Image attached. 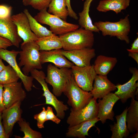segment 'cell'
I'll return each mask as SVG.
<instances>
[{
	"label": "cell",
	"mask_w": 138,
	"mask_h": 138,
	"mask_svg": "<svg viewBox=\"0 0 138 138\" xmlns=\"http://www.w3.org/2000/svg\"><path fill=\"white\" fill-rule=\"evenodd\" d=\"M66 7L68 12V15L70 17L75 20H77L78 18L77 14L73 10L70 4V0H65Z\"/></svg>",
	"instance_id": "cell-35"
},
{
	"label": "cell",
	"mask_w": 138,
	"mask_h": 138,
	"mask_svg": "<svg viewBox=\"0 0 138 138\" xmlns=\"http://www.w3.org/2000/svg\"><path fill=\"white\" fill-rule=\"evenodd\" d=\"M129 70L132 74L131 78L124 84H118L116 85L117 90L114 93L123 103L125 102L130 98H134L136 95L137 99L138 83L136 82L138 80V70L135 67L131 68Z\"/></svg>",
	"instance_id": "cell-11"
},
{
	"label": "cell",
	"mask_w": 138,
	"mask_h": 138,
	"mask_svg": "<svg viewBox=\"0 0 138 138\" xmlns=\"http://www.w3.org/2000/svg\"><path fill=\"white\" fill-rule=\"evenodd\" d=\"M128 52L138 53V38L134 40L130 49H127Z\"/></svg>",
	"instance_id": "cell-38"
},
{
	"label": "cell",
	"mask_w": 138,
	"mask_h": 138,
	"mask_svg": "<svg viewBox=\"0 0 138 138\" xmlns=\"http://www.w3.org/2000/svg\"><path fill=\"white\" fill-rule=\"evenodd\" d=\"M21 50L19 51L20 61L18 65L23 67L22 71L26 75L34 69L42 68L40 59L39 47L35 41H29L21 45Z\"/></svg>",
	"instance_id": "cell-2"
},
{
	"label": "cell",
	"mask_w": 138,
	"mask_h": 138,
	"mask_svg": "<svg viewBox=\"0 0 138 138\" xmlns=\"http://www.w3.org/2000/svg\"><path fill=\"white\" fill-rule=\"evenodd\" d=\"M47 12L66 21L68 15L65 0H51Z\"/></svg>",
	"instance_id": "cell-27"
},
{
	"label": "cell",
	"mask_w": 138,
	"mask_h": 138,
	"mask_svg": "<svg viewBox=\"0 0 138 138\" xmlns=\"http://www.w3.org/2000/svg\"><path fill=\"white\" fill-rule=\"evenodd\" d=\"M97 117L95 119L84 121L79 123L68 127L66 133V136L68 137L85 138L86 136H89L88 131L95 124L99 121Z\"/></svg>",
	"instance_id": "cell-20"
},
{
	"label": "cell",
	"mask_w": 138,
	"mask_h": 138,
	"mask_svg": "<svg viewBox=\"0 0 138 138\" xmlns=\"http://www.w3.org/2000/svg\"><path fill=\"white\" fill-rule=\"evenodd\" d=\"M136 133L133 136V138H137L138 136V131H137Z\"/></svg>",
	"instance_id": "cell-42"
},
{
	"label": "cell",
	"mask_w": 138,
	"mask_h": 138,
	"mask_svg": "<svg viewBox=\"0 0 138 138\" xmlns=\"http://www.w3.org/2000/svg\"><path fill=\"white\" fill-rule=\"evenodd\" d=\"M34 118L37 121V125L39 128H44V123L46 121V110L45 107L42 108V111L40 113L34 115Z\"/></svg>",
	"instance_id": "cell-32"
},
{
	"label": "cell",
	"mask_w": 138,
	"mask_h": 138,
	"mask_svg": "<svg viewBox=\"0 0 138 138\" xmlns=\"http://www.w3.org/2000/svg\"><path fill=\"white\" fill-rule=\"evenodd\" d=\"M63 93L68 98L67 103L72 107L71 110L74 111L83 108L93 98L90 92L83 90L76 84L72 73Z\"/></svg>",
	"instance_id": "cell-4"
},
{
	"label": "cell",
	"mask_w": 138,
	"mask_h": 138,
	"mask_svg": "<svg viewBox=\"0 0 138 138\" xmlns=\"http://www.w3.org/2000/svg\"><path fill=\"white\" fill-rule=\"evenodd\" d=\"M128 107L119 115L116 116L117 122L113 125H110L112 134L111 138H123L127 137L130 132L127 128L126 120Z\"/></svg>",
	"instance_id": "cell-21"
},
{
	"label": "cell",
	"mask_w": 138,
	"mask_h": 138,
	"mask_svg": "<svg viewBox=\"0 0 138 138\" xmlns=\"http://www.w3.org/2000/svg\"><path fill=\"white\" fill-rule=\"evenodd\" d=\"M46 121H51L57 124H59L61 121L60 119L54 114L52 108L50 106H48L46 110Z\"/></svg>",
	"instance_id": "cell-33"
},
{
	"label": "cell",
	"mask_w": 138,
	"mask_h": 138,
	"mask_svg": "<svg viewBox=\"0 0 138 138\" xmlns=\"http://www.w3.org/2000/svg\"><path fill=\"white\" fill-rule=\"evenodd\" d=\"M5 66L2 62V59L0 57V72L5 68Z\"/></svg>",
	"instance_id": "cell-41"
},
{
	"label": "cell",
	"mask_w": 138,
	"mask_h": 138,
	"mask_svg": "<svg viewBox=\"0 0 138 138\" xmlns=\"http://www.w3.org/2000/svg\"><path fill=\"white\" fill-rule=\"evenodd\" d=\"M12 7L5 5H0V18H5L11 16Z\"/></svg>",
	"instance_id": "cell-34"
},
{
	"label": "cell",
	"mask_w": 138,
	"mask_h": 138,
	"mask_svg": "<svg viewBox=\"0 0 138 138\" xmlns=\"http://www.w3.org/2000/svg\"><path fill=\"white\" fill-rule=\"evenodd\" d=\"M22 83L17 82L3 85V101L6 108L18 101L21 102L26 98V93Z\"/></svg>",
	"instance_id": "cell-12"
},
{
	"label": "cell",
	"mask_w": 138,
	"mask_h": 138,
	"mask_svg": "<svg viewBox=\"0 0 138 138\" xmlns=\"http://www.w3.org/2000/svg\"><path fill=\"white\" fill-rule=\"evenodd\" d=\"M59 36L62 48L66 51L92 48L94 41L93 32L82 28Z\"/></svg>",
	"instance_id": "cell-1"
},
{
	"label": "cell",
	"mask_w": 138,
	"mask_h": 138,
	"mask_svg": "<svg viewBox=\"0 0 138 138\" xmlns=\"http://www.w3.org/2000/svg\"><path fill=\"white\" fill-rule=\"evenodd\" d=\"M20 128V130L24 134L23 138H42L40 132L32 129L29 123L27 122L22 118L17 122Z\"/></svg>",
	"instance_id": "cell-30"
},
{
	"label": "cell",
	"mask_w": 138,
	"mask_h": 138,
	"mask_svg": "<svg viewBox=\"0 0 138 138\" xmlns=\"http://www.w3.org/2000/svg\"><path fill=\"white\" fill-rule=\"evenodd\" d=\"M34 18L39 23L50 26V30L55 35H61L78 28V25L68 23L49 13L47 9L40 11Z\"/></svg>",
	"instance_id": "cell-5"
},
{
	"label": "cell",
	"mask_w": 138,
	"mask_h": 138,
	"mask_svg": "<svg viewBox=\"0 0 138 138\" xmlns=\"http://www.w3.org/2000/svg\"><path fill=\"white\" fill-rule=\"evenodd\" d=\"M127 128L129 132L133 133L138 131V101L132 98L126 114Z\"/></svg>",
	"instance_id": "cell-24"
},
{
	"label": "cell",
	"mask_w": 138,
	"mask_h": 138,
	"mask_svg": "<svg viewBox=\"0 0 138 138\" xmlns=\"http://www.w3.org/2000/svg\"><path fill=\"white\" fill-rule=\"evenodd\" d=\"M130 0H103L100 1L96 9L100 12H106L110 10L116 14L125 9L129 5Z\"/></svg>",
	"instance_id": "cell-23"
},
{
	"label": "cell",
	"mask_w": 138,
	"mask_h": 138,
	"mask_svg": "<svg viewBox=\"0 0 138 138\" xmlns=\"http://www.w3.org/2000/svg\"><path fill=\"white\" fill-rule=\"evenodd\" d=\"M71 68L76 84L83 90L90 91L93 87L94 79L97 75L94 65L80 67L74 65Z\"/></svg>",
	"instance_id": "cell-9"
},
{
	"label": "cell",
	"mask_w": 138,
	"mask_h": 138,
	"mask_svg": "<svg viewBox=\"0 0 138 138\" xmlns=\"http://www.w3.org/2000/svg\"><path fill=\"white\" fill-rule=\"evenodd\" d=\"M51 0H22L25 6H30L35 9L39 11L48 8Z\"/></svg>",
	"instance_id": "cell-31"
},
{
	"label": "cell",
	"mask_w": 138,
	"mask_h": 138,
	"mask_svg": "<svg viewBox=\"0 0 138 138\" xmlns=\"http://www.w3.org/2000/svg\"><path fill=\"white\" fill-rule=\"evenodd\" d=\"M20 78L11 66L9 65L0 72V84L3 85L18 82Z\"/></svg>",
	"instance_id": "cell-29"
},
{
	"label": "cell",
	"mask_w": 138,
	"mask_h": 138,
	"mask_svg": "<svg viewBox=\"0 0 138 138\" xmlns=\"http://www.w3.org/2000/svg\"><path fill=\"white\" fill-rule=\"evenodd\" d=\"M19 53L18 51L14 50L9 51L0 48V57L13 68L21 80L26 90L29 92L32 90L34 78L31 76L25 75L21 70L16 61V57Z\"/></svg>",
	"instance_id": "cell-10"
},
{
	"label": "cell",
	"mask_w": 138,
	"mask_h": 138,
	"mask_svg": "<svg viewBox=\"0 0 138 138\" xmlns=\"http://www.w3.org/2000/svg\"><path fill=\"white\" fill-rule=\"evenodd\" d=\"M21 102L18 101L6 109L2 113L3 124L8 138L12 133L15 124L21 118L22 110Z\"/></svg>",
	"instance_id": "cell-14"
},
{
	"label": "cell",
	"mask_w": 138,
	"mask_h": 138,
	"mask_svg": "<svg viewBox=\"0 0 138 138\" xmlns=\"http://www.w3.org/2000/svg\"><path fill=\"white\" fill-rule=\"evenodd\" d=\"M36 42L39 46L40 51H49L62 48L59 36L53 33L49 36L38 38Z\"/></svg>",
	"instance_id": "cell-25"
},
{
	"label": "cell",
	"mask_w": 138,
	"mask_h": 138,
	"mask_svg": "<svg viewBox=\"0 0 138 138\" xmlns=\"http://www.w3.org/2000/svg\"><path fill=\"white\" fill-rule=\"evenodd\" d=\"M94 81L90 92L93 97L96 99H101L117 89L116 85L108 79L107 76L97 75Z\"/></svg>",
	"instance_id": "cell-18"
},
{
	"label": "cell",
	"mask_w": 138,
	"mask_h": 138,
	"mask_svg": "<svg viewBox=\"0 0 138 138\" xmlns=\"http://www.w3.org/2000/svg\"><path fill=\"white\" fill-rule=\"evenodd\" d=\"M11 16L0 18V36L9 40L13 45L19 48L22 39L18 34L16 26Z\"/></svg>",
	"instance_id": "cell-17"
},
{
	"label": "cell",
	"mask_w": 138,
	"mask_h": 138,
	"mask_svg": "<svg viewBox=\"0 0 138 138\" xmlns=\"http://www.w3.org/2000/svg\"><path fill=\"white\" fill-rule=\"evenodd\" d=\"M102 99H99L98 103L97 117L102 124L106 122L107 119L114 121V113L113 107L119 98L114 93H111L106 96Z\"/></svg>",
	"instance_id": "cell-15"
},
{
	"label": "cell",
	"mask_w": 138,
	"mask_h": 138,
	"mask_svg": "<svg viewBox=\"0 0 138 138\" xmlns=\"http://www.w3.org/2000/svg\"><path fill=\"white\" fill-rule=\"evenodd\" d=\"M11 19L16 26L19 36L23 42L36 41L38 38L31 30L28 19L24 12L11 16Z\"/></svg>",
	"instance_id": "cell-16"
},
{
	"label": "cell",
	"mask_w": 138,
	"mask_h": 138,
	"mask_svg": "<svg viewBox=\"0 0 138 138\" xmlns=\"http://www.w3.org/2000/svg\"><path fill=\"white\" fill-rule=\"evenodd\" d=\"M129 16L128 15L124 19H121L117 22L99 21L95 22L94 25L101 32L103 36L116 37L129 44L130 40L128 34L131 28Z\"/></svg>",
	"instance_id": "cell-3"
},
{
	"label": "cell",
	"mask_w": 138,
	"mask_h": 138,
	"mask_svg": "<svg viewBox=\"0 0 138 138\" xmlns=\"http://www.w3.org/2000/svg\"><path fill=\"white\" fill-rule=\"evenodd\" d=\"M31 76L36 80L41 85L42 87L43 93L42 96L45 99L44 104L52 106L56 112V116L60 119H64L65 111L68 109L67 106L63 102L58 100L53 94L50 91L47 84L45 81V75L42 71L34 69L31 71Z\"/></svg>",
	"instance_id": "cell-7"
},
{
	"label": "cell",
	"mask_w": 138,
	"mask_h": 138,
	"mask_svg": "<svg viewBox=\"0 0 138 138\" xmlns=\"http://www.w3.org/2000/svg\"><path fill=\"white\" fill-rule=\"evenodd\" d=\"M2 113L0 114V138H8L2 122Z\"/></svg>",
	"instance_id": "cell-39"
},
{
	"label": "cell",
	"mask_w": 138,
	"mask_h": 138,
	"mask_svg": "<svg viewBox=\"0 0 138 138\" xmlns=\"http://www.w3.org/2000/svg\"><path fill=\"white\" fill-rule=\"evenodd\" d=\"M47 71V76L45 78L46 82L52 86L53 94L56 97L60 96L72 74L71 69L66 67L59 68L50 64L48 66Z\"/></svg>",
	"instance_id": "cell-6"
},
{
	"label": "cell",
	"mask_w": 138,
	"mask_h": 138,
	"mask_svg": "<svg viewBox=\"0 0 138 138\" xmlns=\"http://www.w3.org/2000/svg\"><path fill=\"white\" fill-rule=\"evenodd\" d=\"M3 85L0 84V114L2 113V112L6 108L3 102Z\"/></svg>",
	"instance_id": "cell-37"
},
{
	"label": "cell",
	"mask_w": 138,
	"mask_h": 138,
	"mask_svg": "<svg viewBox=\"0 0 138 138\" xmlns=\"http://www.w3.org/2000/svg\"><path fill=\"white\" fill-rule=\"evenodd\" d=\"M61 52L75 65L80 67L90 65L91 60L96 55L95 50L92 48L68 51L61 49Z\"/></svg>",
	"instance_id": "cell-13"
},
{
	"label": "cell",
	"mask_w": 138,
	"mask_h": 138,
	"mask_svg": "<svg viewBox=\"0 0 138 138\" xmlns=\"http://www.w3.org/2000/svg\"><path fill=\"white\" fill-rule=\"evenodd\" d=\"M23 12L28 19L31 30L38 38L49 36L53 34L51 31L38 22L32 16L27 9H25Z\"/></svg>",
	"instance_id": "cell-28"
},
{
	"label": "cell",
	"mask_w": 138,
	"mask_h": 138,
	"mask_svg": "<svg viewBox=\"0 0 138 138\" xmlns=\"http://www.w3.org/2000/svg\"><path fill=\"white\" fill-rule=\"evenodd\" d=\"M12 45L13 44L10 41L0 36V48L6 49Z\"/></svg>",
	"instance_id": "cell-36"
},
{
	"label": "cell",
	"mask_w": 138,
	"mask_h": 138,
	"mask_svg": "<svg viewBox=\"0 0 138 138\" xmlns=\"http://www.w3.org/2000/svg\"><path fill=\"white\" fill-rule=\"evenodd\" d=\"M42 64L50 62L59 68H71L74 64L67 60L61 52V49L49 51H40Z\"/></svg>",
	"instance_id": "cell-19"
},
{
	"label": "cell",
	"mask_w": 138,
	"mask_h": 138,
	"mask_svg": "<svg viewBox=\"0 0 138 138\" xmlns=\"http://www.w3.org/2000/svg\"><path fill=\"white\" fill-rule=\"evenodd\" d=\"M117 62V59L115 57L100 55L95 61L94 69L97 75L107 76Z\"/></svg>",
	"instance_id": "cell-22"
},
{
	"label": "cell",
	"mask_w": 138,
	"mask_h": 138,
	"mask_svg": "<svg viewBox=\"0 0 138 138\" xmlns=\"http://www.w3.org/2000/svg\"><path fill=\"white\" fill-rule=\"evenodd\" d=\"M128 55L133 59L138 64V53L128 52Z\"/></svg>",
	"instance_id": "cell-40"
},
{
	"label": "cell",
	"mask_w": 138,
	"mask_h": 138,
	"mask_svg": "<svg viewBox=\"0 0 138 138\" xmlns=\"http://www.w3.org/2000/svg\"><path fill=\"white\" fill-rule=\"evenodd\" d=\"M97 99L93 97L84 107L74 111L70 110V115L66 122L71 127L84 121L91 120L97 117L98 103Z\"/></svg>",
	"instance_id": "cell-8"
},
{
	"label": "cell",
	"mask_w": 138,
	"mask_h": 138,
	"mask_svg": "<svg viewBox=\"0 0 138 138\" xmlns=\"http://www.w3.org/2000/svg\"><path fill=\"white\" fill-rule=\"evenodd\" d=\"M93 0H85L82 11L78 13V23L81 28L91 31L99 33V29L92 23L89 15V8Z\"/></svg>",
	"instance_id": "cell-26"
}]
</instances>
